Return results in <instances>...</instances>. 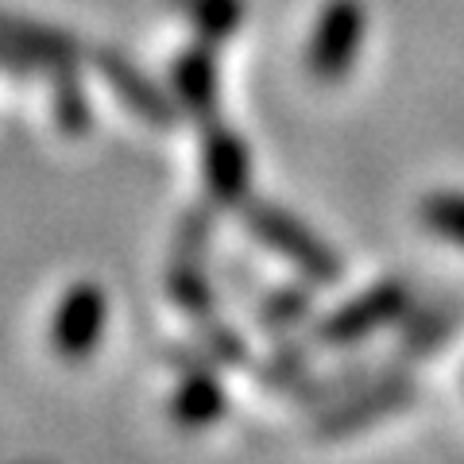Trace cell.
<instances>
[{
	"label": "cell",
	"instance_id": "30bf717a",
	"mask_svg": "<svg viewBox=\"0 0 464 464\" xmlns=\"http://www.w3.org/2000/svg\"><path fill=\"white\" fill-rule=\"evenodd\" d=\"M182 8L190 12V20L209 43L213 39H228L237 32V24L244 20V5L240 0H182Z\"/></svg>",
	"mask_w": 464,
	"mask_h": 464
},
{
	"label": "cell",
	"instance_id": "52a82bcc",
	"mask_svg": "<svg viewBox=\"0 0 464 464\" xmlns=\"http://www.w3.org/2000/svg\"><path fill=\"white\" fill-rule=\"evenodd\" d=\"M105 74H109V82L116 85V90H121V101H128V105L143 116V121H159V124L170 121V105L128 63H121V58L109 54L105 58Z\"/></svg>",
	"mask_w": 464,
	"mask_h": 464
},
{
	"label": "cell",
	"instance_id": "8992f818",
	"mask_svg": "<svg viewBox=\"0 0 464 464\" xmlns=\"http://www.w3.org/2000/svg\"><path fill=\"white\" fill-rule=\"evenodd\" d=\"M174 93L186 101V109L194 116L209 121V112L217 105V66L209 47H198L179 58V66H174Z\"/></svg>",
	"mask_w": 464,
	"mask_h": 464
},
{
	"label": "cell",
	"instance_id": "6da1fadb",
	"mask_svg": "<svg viewBox=\"0 0 464 464\" xmlns=\"http://www.w3.org/2000/svg\"><path fill=\"white\" fill-rule=\"evenodd\" d=\"M364 47V5L360 0H329L314 24L306 66L322 85H337L353 74Z\"/></svg>",
	"mask_w": 464,
	"mask_h": 464
},
{
	"label": "cell",
	"instance_id": "3957f363",
	"mask_svg": "<svg viewBox=\"0 0 464 464\" xmlns=\"http://www.w3.org/2000/svg\"><path fill=\"white\" fill-rule=\"evenodd\" d=\"M109 322V298L97 283H74L58 298L51 317V348L63 360H85L97 353Z\"/></svg>",
	"mask_w": 464,
	"mask_h": 464
},
{
	"label": "cell",
	"instance_id": "5b68a950",
	"mask_svg": "<svg viewBox=\"0 0 464 464\" xmlns=\"http://www.w3.org/2000/svg\"><path fill=\"white\" fill-rule=\"evenodd\" d=\"M201 170H206V186L213 190V198L240 201V194L248 190V179H252L248 148L232 132H225V128L209 124L206 143H201Z\"/></svg>",
	"mask_w": 464,
	"mask_h": 464
},
{
	"label": "cell",
	"instance_id": "277c9868",
	"mask_svg": "<svg viewBox=\"0 0 464 464\" xmlns=\"http://www.w3.org/2000/svg\"><path fill=\"white\" fill-rule=\"evenodd\" d=\"M406 306V290L399 283H380L375 290H364L348 302L344 310H337L322 325V341L325 344H353L368 333L383 329L387 322H395Z\"/></svg>",
	"mask_w": 464,
	"mask_h": 464
},
{
	"label": "cell",
	"instance_id": "7a4b0ae2",
	"mask_svg": "<svg viewBox=\"0 0 464 464\" xmlns=\"http://www.w3.org/2000/svg\"><path fill=\"white\" fill-rule=\"evenodd\" d=\"M244 221L252 225V232L267 244L271 252H283L290 264H295L298 271H306L310 279H317V283L337 279L341 259L333 256L306 225L295 221L286 209L267 206V201H256V206H248V213H244Z\"/></svg>",
	"mask_w": 464,
	"mask_h": 464
},
{
	"label": "cell",
	"instance_id": "ba28073f",
	"mask_svg": "<svg viewBox=\"0 0 464 464\" xmlns=\"http://www.w3.org/2000/svg\"><path fill=\"white\" fill-rule=\"evenodd\" d=\"M225 411V395L209 375H190L174 395V418L182 426H209Z\"/></svg>",
	"mask_w": 464,
	"mask_h": 464
},
{
	"label": "cell",
	"instance_id": "9c48e42d",
	"mask_svg": "<svg viewBox=\"0 0 464 464\" xmlns=\"http://www.w3.org/2000/svg\"><path fill=\"white\" fill-rule=\"evenodd\" d=\"M418 213H422V225L430 232H438L441 240L457 244V248L464 252V194H457V190L430 194Z\"/></svg>",
	"mask_w": 464,
	"mask_h": 464
}]
</instances>
